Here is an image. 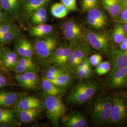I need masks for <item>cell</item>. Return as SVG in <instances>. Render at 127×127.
<instances>
[{
    "mask_svg": "<svg viewBox=\"0 0 127 127\" xmlns=\"http://www.w3.org/2000/svg\"><path fill=\"white\" fill-rule=\"evenodd\" d=\"M16 114L15 110L0 107V124H7L11 123L15 120Z\"/></svg>",
    "mask_w": 127,
    "mask_h": 127,
    "instance_id": "cell-22",
    "label": "cell"
},
{
    "mask_svg": "<svg viewBox=\"0 0 127 127\" xmlns=\"http://www.w3.org/2000/svg\"><path fill=\"white\" fill-rule=\"evenodd\" d=\"M44 104L47 111V116L54 127H58L59 120L65 114L66 108L60 96L47 95Z\"/></svg>",
    "mask_w": 127,
    "mask_h": 127,
    "instance_id": "cell-4",
    "label": "cell"
},
{
    "mask_svg": "<svg viewBox=\"0 0 127 127\" xmlns=\"http://www.w3.org/2000/svg\"><path fill=\"white\" fill-rule=\"evenodd\" d=\"M9 16L3 11H0V23H10V18Z\"/></svg>",
    "mask_w": 127,
    "mask_h": 127,
    "instance_id": "cell-44",
    "label": "cell"
},
{
    "mask_svg": "<svg viewBox=\"0 0 127 127\" xmlns=\"http://www.w3.org/2000/svg\"><path fill=\"white\" fill-rule=\"evenodd\" d=\"M127 36V33L121 25L117 24L114 28L113 33V39L115 43L120 44Z\"/></svg>",
    "mask_w": 127,
    "mask_h": 127,
    "instance_id": "cell-27",
    "label": "cell"
},
{
    "mask_svg": "<svg viewBox=\"0 0 127 127\" xmlns=\"http://www.w3.org/2000/svg\"><path fill=\"white\" fill-rule=\"evenodd\" d=\"M102 3L111 16L116 20L123 9L121 0H102Z\"/></svg>",
    "mask_w": 127,
    "mask_h": 127,
    "instance_id": "cell-18",
    "label": "cell"
},
{
    "mask_svg": "<svg viewBox=\"0 0 127 127\" xmlns=\"http://www.w3.org/2000/svg\"><path fill=\"white\" fill-rule=\"evenodd\" d=\"M64 35L73 47L82 41L84 33L82 27L73 21H68L62 27Z\"/></svg>",
    "mask_w": 127,
    "mask_h": 127,
    "instance_id": "cell-8",
    "label": "cell"
},
{
    "mask_svg": "<svg viewBox=\"0 0 127 127\" xmlns=\"http://www.w3.org/2000/svg\"><path fill=\"white\" fill-rule=\"evenodd\" d=\"M98 0H82L81 6L84 11H88L91 9L97 8Z\"/></svg>",
    "mask_w": 127,
    "mask_h": 127,
    "instance_id": "cell-33",
    "label": "cell"
},
{
    "mask_svg": "<svg viewBox=\"0 0 127 127\" xmlns=\"http://www.w3.org/2000/svg\"><path fill=\"white\" fill-rule=\"evenodd\" d=\"M16 109H41L43 104L41 100L33 96L25 95L14 105Z\"/></svg>",
    "mask_w": 127,
    "mask_h": 127,
    "instance_id": "cell-15",
    "label": "cell"
},
{
    "mask_svg": "<svg viewBox=\"0 0 127 127\" xmlns=\"http://www.w3.org/2000/svg\"><path fill=\"white\" fill-rule=\"evenodd\" d=\"M41 109H15L20 121L23 123H27L35 121L41 114Z\"/></svg>",
    "mask_w": 127,
    "mask_h": 127,
    "instance_id": "cell-20",
    "label": "cell"
},
{
    "mask_svg": "<svg viewBox=\"0 0 127 127\" xmlns=\"http://www.w3.org/2000/svg\"><path fill=\"white\" fill-rule=\"evenodd\" d=\"M0 51L1 58H5L10 61L12 65L11 69L17 65L19 55L15 51H11L7 48H3L0 49Z\"/></svg>",
    "mask_w": 127,
    "mask_h": 127,
    "instance_id": "cell-26",
    "label": "cell"
},
{
    "mask_svg": "<svg viewBox=\"0 0 127 127\" xmlns=\"http://www.w3.org/2000/svg\"><path fill=\"white\" fill-rule=\"evenodd\" d=\"M127 67L120 68L110 75V78L107 84L109 89L120 88L126 86L127 84L126 77Z\"/></svg>",
    "mask_w": 127,
    "mask_h": 127,
    "instance_id": "cell-12",
    "label": "cell"
},
{
    "mask_svg": "<svg viewBox=\"0 0 127 127\" xmlns=\"http://www.w3.org/2000/svg\"><path fill=\"white\" fill-rule=\"evenodd\" d=\"M99 89L98 84L95 82H80L73 87L66 100L69 104H82L91 99Z\"/></svg>",
    "mask_w": 127,
    "mask_h": 127,
    "instance_id": "cell-1",
    "label": "cell"
},
{
    "mask_svg": "<svg viewBox=\"0 0 127 127\" xmlns=\"http://www.w3.org/2000/svg\"><path fill=\"white\" fill-rule=\"evenodd\" d=\"M72 78L68 73H63L59 74L56 79L51 81L57 86L66 88L71 83Z\"/></svg>",
    "mask_w": 127,
    "mask_h": 127,
    "instance_id": "cell-25",
    "label": "cell"
},
{
    "mask_svg": "<svg viewBox=\"0 0 127 127\" xmlns=\"http://www.w3.org/2000/svg\"><path fill=\"white\" fill-rule=\"evenodd\" d=\"M17 74L19 73H23L29 71H34L31 68L26 67L24 66L19 65H16L14 67L11 69Z\"/></svg>",
    "mask_w": 127,
    "mask_h": 127,
    "instance_id": "cell-41",
    "label": "cell"
},
{
    "mask_svg": "<svg viewBox=\"0 0 127 127\" xmlns=\"http://www.w3.org/2000/svg\"><path fill=\"white\" fill-rule=\"evenodd\" d=\"M0 11H3L2 9H1V7H0Z\"/></svg>",
    "mask_w": 127,
    "mask_h": 127,
    "instance_id": "cell-51",
    "label": "cell"
},
{
    "mask_svg": "<svg viewBox=\"0 0 127 127\" xmlns=\"http://www.w3.org/2000/svg\"><path fill=\"white\" fill-rule=\"evenodd\" d=\"M62 123L64 127H87L89 124L86 118L82 114L73 111L62 117Z\"/></svg>",
    "mask_w": 127,
    "mask_h": 127,
    "instance_id": "cell-10",
    "label": "cell"
},
{
    "mask_svg": "<svg viewBox=\"0 0 127 127\" xmlns=\"http://www.w3.org/2000/svg\"><path fill=\"white\" fill-rule=\"evenodd\" d=\"M15 50L19 56L32 58L34 55L33 45L25 38L18 37L15 41Z\"/></svg>",
    "mask_w": 127,
    "mask_h": 127,
    "instance_id": "cell-13",
    "label": "cell"
},
{
    "mask_svg": "<svg viewBox=\"0 0 127 127\" xmlns=\"http://www.w3.org/2000/svg\"><path fill=\"white\" fill-rule=\"evenodd\" d=\"M126 82H127V77H126Z\"/></svg>",
    "mask_w": 127,
    "mask_h": 127,
    "instance_id": "cell-52",
    "label": "cell"
},
{
    "mask_svg": "<svg viewBox=\"0 0 127 127\" xmlns=\"http://www.w3.org/2000/svg\"><path fill=\"white\" fill-rule=\"evenodd\" d=\"M87 42L95 50L110 56L112 50L109 35L104 32L87 31L84 33Z\"/></svg>",
    "mask_w": 127,
    "mask_h": 127,
    "instance_id": "cell-5",
    "label": "cell"
},
{
    "mask_svg": "<svg viewBox=\"0 0 127 127\" xmlns=\"http://www.w3.org/2000/svg\"><path fill=\"white\" fill-rule=\"evenodd\" d=\"M87 22L89 26L95 30H102L108 24L107 18L100 9L95 8L88 11Z\"/></svg>",
    "mask_w": 127,
    "mask_h": 127,
    "instance_id": "cell-9",
    "label": "cell"
},
{
    "mask_svg": "<svg viewBox=\"0 0 127 127\" xmlns=\"http://www.w3.org/2000/svg\"><path fill=\"white\" fill-rule=\"evenodd\" d=\"M123 7L127 9V0H121Z\"/></svg>",
    "mask_w": 127,
    "mask_h": 127,
    "instance_id": "cell-49",
    "label": "cell"
},
{
    "mask_svg": "<svg viewBox=\"0 0 127 127\" xmlns=\"http://www.w3.org/2000/svg\"><path fill=\"white\" fill-rule=\"evenodd\" d=\"M15 79L20 86L27 89H35L34 87L32 85V83L23 73L17 74L15 76Z\"/></svg>",
    "mask_w": 127,
    "mask_h": 127,
    "instance_id": "cell-31",
    "label": "cell"
},
{
    "mask_svg": "<svg viewBox=\"0 0 127 127\" xmlns=\"http://www.w3.org/2000/svg\"><path fill=\"white\" fill-rule=\"evenodd\" d=\"M47 19H48L47 16H43L41 17H40L39 18H36L33 20L31 21L30 22L32 25H39V24L45 23Z\"/></svg>",
    "mask_w": 127,
    "mask_h": 127,
    "instance_id": "cell-43",
    "label": "cell"
},
{
    "mask_svg": "<svg viewBox=\"0 0 127 127\" xmlns=\"http://www.w3.org/2000/svg\"><path fill=\"white\" fill-rule=\"evenodd\" d=\"M0 70L2 71H5L6 70V68H5L2 61L1 55H0Z\"/></svg>",
    "mask_w": 127,
    "mask_h": 127,
    "instance_id": "cell-48",
    "label": "cell"
},
{
    "mask_svg": "<svg viewBox=\"0 0 127 127\" xmlns=\"http://www.w3.org/2000/svg\"><path fill=\"white\" fill-rule=\"evenodd\" d=\"M35 71H29L23 73V74L32 83V85L34 87L35 89H37L38 88L40 80Z\"/></svg>",
    "mask_w": 127,
    "mask_h": 127,
    "instance_id": "cell-34",
    "label": "cell"
},
{
    "mask_svg": "<svg viewBox=\"0 0 127 127\" xmlns=\"http://www.w3.org/2000/svg\"><path fill=\"white\" fill-rule=\"evenodd\" d=\"M122 26H123V29L127 33V24H123V25H122Z\"/></svg>",
    "mask_w": 127,
    "mask_h": 127,
    "instance_id": "cell-50",
    "label": "cell"
},
{
    "mask_svg": "<svg viewBox=\"0 0 127 127\" xmlns=\"http://www.w3.org/2000/svg\"><path fill=\"white\" fill-rule=\"evenodd\" d=\"M73 50V46L70 44L64 43L63 52L59 62V66H63L65 65L72 53Z\"/></svg>",
    "mask_w": 127,
    "mask_h": 127,
    "instance_id": "cell-29",
    "label": "cell"
},
{
    "mask_svg": "<svg viewBox=\"0 0 127 127\" xmlns=\"http://www.w3.org/2000/svg\"><path fill=\"white\" fill-rule=\"evenodd\" d=\"M111 68V63L108 61H101L95 66V72L99 75H103L109 73Z\"/></svg>",
    "mask_w": 127,
    "mask_h": 127,
    "instance_id": "cell-30",
    "label": "cell"
},
{
    "mask_svg": "<svg viewBox=\"0 0 127 127\" xmlns=\"http://www.w3.org/2000/svg\"><path fill=\"white\" fill-rule=\"evenodd\" d=\"M59 44V38L54 34L40 38L33 44L34 55L39 63L43 66L50 64L52 54Z\"/></svg>",
    "mask_w": 127,
    "mask_h": 127,
    "instance_id": "cell-2",
    "label": "cell"
},
{
    "mask_svg": "<svg viewBox=\"0 0 127 127\" xmlns=\"http://www.w3.org/2000/svg\"><path fill=\"white\" fill-rule=\"evenodd\" d=\"M64 43L58 44L54 50L50 59V64H54L56 66L59 65V62L61 59L63 52Z\"/></svg>",
    "mask_w": 127,
    "mask_h": 127,
    "instance_id": "cell-28",
    "label": "cell"
},
{
    "mask_svg": "<svg viewBox=\"0 0 127 127\" xmlns=\"http://www.w3.org/2000/svg\"><path fill=\"white\" fill-rule=\"evenodd\" d=\"M91 51V49L88 44L82 41L74 46L72 53L65 65L68 71L76 69L78 64L82 60L88 58Z\"/></svg>",
    "mask_w": 127,
    "mask_h": 127,
    "instance_id": "cell-7",
    "label": "cell"
},
{
    "mask_svg": "<svg viewBox=\"0 0 127 127\" xmlns=\"http://www.w3.org/2000/svg\"><path fill=\"white\" fill-rule=\"evenodd\" d=\"M53 29L52 26L44 23L33 25L30 28L29 32L32 36L41 38L51 34Z\"/></svg>",
    "mask_w": 127,
    "mask_h": 127,
    "instance_id": "cell-21",
    "label": "cell"
},
{
    "mask_svg": "<svg viewBox=\"0 0 127 127\" xmlns=\"http://www.w3.org/2000/svg\"><path fill=\"white\" fill-rule=\"evenodd\" d=\"M89 65H91L89 63L88 58H87L86 59H83V60H82V61L78 64L76 68V70H81Z\"/></svg>",
    "mask_w": 127,
    "mask_h": 127,
    "instance_id": "cell-42",
    "label": "cell"
},
{
    "mask_svg": "<svg viewBox=\"0 0 127 127\" xmlns=\"http://www.w3.org/2000/svg\"><path fill=\"white\" fill-rule=\"evenodd\" d=\"M17 64L31 68L34 71H35L36 69V66L34 63L33 61L32 60V58L23 57H19L18 63Z\"/></svg>",
    "mask_w": 127,
    "mask_h": 127,
    "instance_id": "cell-35",
    "label": "cell"
},
{
    "mask_svg": "<svg viewBox=\"0 0 127 127\" xmlns=\"http://www.w3.org/2000/svg\"><path fill=\"white\" fill-rule=\"evenodd\" d=\"M68 9L61 2L56 3L52 5L50 12L52 16L55 18L61 19L65 17L68 13Z\"/></svg>",
    "mask_w": 127,
    "mask_h": 127,
    "instance_id": "cell-23",
    "label": "cell"
},
{
    "mask_svg": "<svg viewBox=\"0 0 127 127\" xmlns=\"http://www.w3.org/2000/svg\"><path fill=\"white\" fill-rule=\"evenodd\" d=\"M7 84V82L6 79L5 78L3 75H2L0 73V86L1 88H2L6 86Z\"/></svg>",
    "mask_w": 127,
    "mask_h": 127,
    "instance_id": "cell-47",
    "label": "cell"
},
{
    "mask_svg": "<svg viewBox=\"0 0 127 127\" xmlns=\"http://www.w3.org/2000/svg\"><path fill=\"white\" fill-rule=\"evenodd\" d=\"M110 56L112 58L110 75L119 69L127 67V50L113 49Z\"/></svg>",
    "mask_w": 127,
    "mask_h": 127,
    "instance_id": "cell-11",
    "label": "cell"
},
{
    "mask_svg": "<svg viewBox=\"0 0 127 127\" xmlns=\"http://www.w3.org/2000/svg\"><path fill=\"white\" fill-rule=\"evenodd\" d=\"M41 86L47 95L60 96L64 95L66 91V88L56 86L45 77L42 78L41 79Z\"/></svg>",
    "mask_w": 127,
    "mask_h": 127,
    "instance_id": "cell-19",
    "label": "cell"
},
{
    "mask_svg": "<svg viewBox=\"0 0 127 127\" xmlns=\"http://www.w3.org/2000/svg\"><path fill=\"white\" fill-rule=\"evenodd\" d=\"M111 106V98L106 95L97 97L90 108V115L93 122L96 125L110 123Z\"/></svg>",
    "mask_w": 127,
    "mask_h": 127,
    "instance_id": "cell-3",
    "label": "cell"
},
{
    "mask_svg": "<svg viewBox=\"0 0 127 127\" xmlns=\"http://www.w3.org/2000/svg\"><path fill=\"white\" fill-rule=\"evenodd\" d=\"M51 0H22L21 13L24 17L29 18L36 10L45 6Z\"/></svg>",
    "mask_w": 127,
    "mask_h": 127,
    "instance_id": "cell-14",
    "label": "cell"
},
{
    "mask_svg": "<svg viewBox=\"0 0 127 127\" xmlns=\"http://www.w3.org/2000/svg\"><path fill=\"white\" fill-rule=\"evenodd\" d=\"M48 70L50 72H51L52 73H54L57 74H60L63 73V71L61 69L58 68L57 67H55V66H50L48 68Z\"/></svg>",
    "mask_w": 127,
    "mask_h": 127,
    "instance_id": "cell-45",
    "label": "cell"
},
{
    "mask_svg": "<svg viewBox=\"0 0 127 127\" xmlns=\"http://www.w3.org/2000/svg\"><path fill=\"white\" fill-rule=\"evenodd\" d=\"M89 63L91 66H96L102 61V57L99 54H94L88 58Z\"/></svg>",
    "mask_w": 127,
    "mask_h": 127,
    "instance_id": "cell-38",
    "label": "cell"
},
{
    "mask_svg": "<svg viewBox=\"0 0 127 127\" xmlns=\"http://www.w3.org/2000/svg\"><path fill=\"white\" fill-rule=\"evenodd\" d=\"M119 50H127V36L119 44Z\"/></svg>",
    "mask_w": 127,
    "mask_h": 127,
    "instance_id": "cell-46",
    "label": "cell"
},
{
    "mask_svg": "<svg viewBox=\"0 0 127 127\" xmlns=\"http://www.w3.org/2000/svg\"><path fill=\"white\" fill-rule=\"evenodd\" d=\"M76 75L77 78L81 80H87L92 76L93 71L91 65L81 70H76Z\"/></svg>",
    "mask_w": 127,
    "mask_h": 127,
    "instance_id": "cell-32",
    "label": "cell"
},
{
    "mask_svg": "<svg viewBox=\"0 0 127 127\" xmlns=\"http://www.w3.org/2000/svg\"><path fill=\"white\" fill-rule=\"evenodd\" d=\"M112 98L110 123L118 124L127 121V101L119 94H115Z\"/></svg>",
    "mask_w": 127,
    "mask_h": 127,
    "instance_id": "cell-6",
    "label": "cell"
},
{
    "mask_svg": "<svg viewBox=\"0 0 127 127\" xmlns=\"http://www.w3.org/2000/svg\"><path fill=\"white\" fill-rule=\"evenodd\" d=\"M25 92H0V107H8L15 105L20 98L27 95Z\"/></svg>",
    "mask_w": 127,
    "mask_h": 127,
    "instance_id": "cell-17",
    "label": "cell"
},
{
    "mask_svg": "<svg viewBox=\"0 0 127 127\" xmlns=\"http://www.w3.org/2000/svg\"><path fill=\"white\" fill-rule=\"evenodd\" d=\"M20 35V33L18 28L0 34V44L3 45L8 44L18 38Z\"/></svg>",
    "mask_w": 127,
    "mask_h": 127,
    "instance_id": "cell-24",
    "label": "cell"
},
{
    "mask_svg": "<svg viewBox=\"0 0 127 127\" xmlns=\"http://www.w3.org/2000/svg\"><path fill=\"white\" fill-rule=\"evenodd\" d=\"M118 23L127 24V9L123 7L121 12L117 19Z\"/></svg>",
    "mask_w": 127,
    "mask_h": 127,
    "instance_id": "cell-40",
    "label": "cell"
},
{
    "mask_svg": "<svg viewBox=\"0 0 127 127\" xmlns=\"http://www.w3.org/2000/svg\"><path fill=\"white\" fill-rule=\"evenodd\" d=\"M45 16H47V11L45 8V6H44L39 8L33 12L29 18L30 21H31L36 18Z\"/></svg>",
    "mask_w": 127,
    "mask_h": 127,
    "instance_id": "cell-36",
    "label": "cell"
},
{
    "mask_svg": "<svg viewBox=\"0 0 127 127\" xmlns=\"http://www.w3.org/2000/svg\"><path fill=\"white\" fill-rule=\"evenodd\" d=\"M69 11H76L78 10L76 0H60Z\"/></svg>",
    "mask_w": 127,
    "mask_h": 127,
    "instance_id": "cell-37",
    "label": "cell"
},
{
    "mask_svg": "<svg viewBox=\"0 0 127 127\" xmlns=\"http://www.w3.org/2000/svg\"><path fill=\"white\" fill-rule=\"evenodd\" d=\"M0 88H1V87H0Z\"/></svg>",
    "mask_w": 127,
    "mask_h": 127,
    "instance_id": "cell-53",
    "label": "cell"
},
{
    "mask_svg": "<svg viewBox=\"0 0 127 127\" xmlns=\"http://www.w3.org/2000/svg\"><path fill=\"white\" fill-rule=\"evenodd\" d=\"M0 6L9 16L17 17L21 12L22 0H0Z\"/></svg>",
    "mask_w": 127,
    "mask_h": 127,
    "instance_id": "cell-16",
    "label": "cell"
},
{
    "mask_svg": "<svg viewBox=\"0 0 127 127\" xmlns=\"http://www.w3.org/2000/svg\"><path fill=\"white\" fill-rule=\"evenodd\" d=\"M17 28V27H16L15 26L10 24V23H0V34L9 32L10 31Z\"/></svg>",
    "mask_w": 127,
    "mask_h": 127,
    "instance_id": "cell-39",
    "label": "cell"
}]
</instances>
